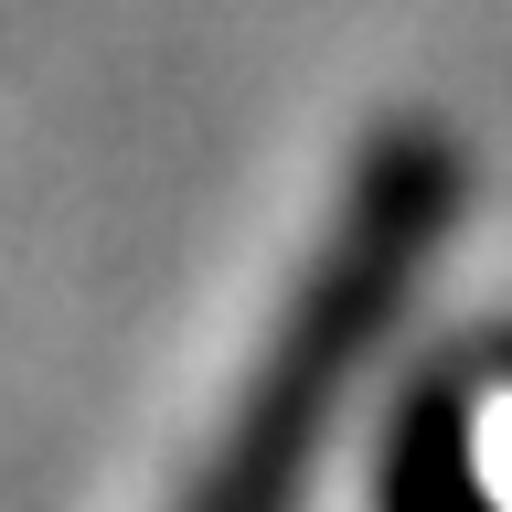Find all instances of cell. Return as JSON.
Returning <instances> with one entry per match:
<instances>
[{
	"instance_id": "cell-1",
	"label": "cell",
	"mask_w": 512,
	"mask_h": 512,
	"mask_svg": "<svg viewBox=\"0 0 512 512\" xmlns=\"http://www.w3.org/2000/svg\"><path fill=\"white\" fill-rule=\"evenodd\" d=\"M459 203H470V160L448 128L395 118L352 150V182L331 192V214H320L310 256H299V278H288L278 320H267V342H256L246 384L171 512H299L331 416L352 406L384 331L427 288Z\"/></svg>"
}]
</instances>
